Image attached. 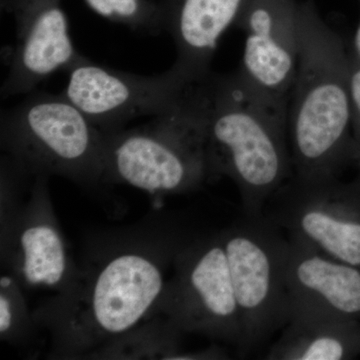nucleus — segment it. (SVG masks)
Wrapping results in <instances>:
<instances>
[{
    "mask_svg": "<svg viewBox=\"0 0 360 360\" xmlns=\"http://www.w3.org/2000/svg\"><path fill=\"white\" fill-rule=\"evenodd\" d=\"M360 355V322L296 314L265 355L269 360H345Z\"/></svg>",
    "mask_w": 360,
    "mask_h": 360,
    "instance_id": "4468645a",
    "label": "nucleus"
},
{
    "mask_svg": "<svg viewBox=\"0 0 360 360\" xmlns=\"http://www.w3.org/2000/svg\"><path fill=\"white\" fill-rule=\"evenodd\" d=\"M270 200V220L290 238L360 269V179L304 182L293 176Z\"/></svg>",
    "mask_w": 360,
    "mask_h": 360,
    "instance_id": "6e6552de",
    "label": "nucleus"
},
{
    "mask_svg": "<svg viewBox=\"0 0 360 360\" xmlns=\"http://www.w3.org/2000/svg\"><path fill=\"white\" fill-rule=\"evenodd\" d=\"M222 236L240 312L243 340L238 352L246 356L290 319L284 276L286 238L276 224L262 215L248 217Z\"/></svg>",
    "mask_w": 360,
    "mask_h": 360,
    "instance_id": "423d86ee",
    "label": "nucleus"
},
{
    "mask_svg": "<svg viewBox=\"0 0 360 360\" xmlns=\"http://www.w3.org/2000/svg\"><path fill=\"white\" fill-rule=\"evenodd\" d=\"M168 284L155 258L139 250L116 253L89 277L73 300L65 328L79 349L122 338L136 328Z\"/></svg>",
    "mask_w": 360,
    "mask_h": 360,
    "instance_id": "39448f33",
    "label": "nucleus"
},
{
    "mask_svg": "<svg viewBox=\"0 0 360 360\" xmlns=\"http://www.w3.org/2000/svg\"><path fill=\"white\" fill-rule=\"evenodd\" d=\"M284 276L290 317L307 314L360 322L359 267L288 238Z\"/></svg>",
    "mask_w": 360,
    "mask_h": 360,
    "instance_id": "f8f14e48",
    "label": "nucleus"
},
{
    "mask_svg": "<svg viewBox=\"0 0 360 360\" xmlns=\"http://www.w3.org/2000/svg\"><path fill=\"white\" fill-rule=\"evenodd\" d=\"M92 11L134 32L158 35L165 32L158 0H84Z\"/></svg>",
    "mask_w": 360,
    "mask_h": 360,
    "instance_id": "dca6fc26",
    "label": "nucleus"
},
{
    "mask_svg": "<svg viewBox=\"0 0 360 360\" xmlns=\"http://www.w3.org/2000/svg\"><path fill=\"white\" fill-rule=\"evenodd\" d=\"M1 141L26 174L106 179L104 132L63 94L34 91L1 112Z\"/></svg>",
    "mask_w": 360,
    "mask_h": 360,
    "instance_id": "7ed1b4c3",
    "label": "nucleus"
},
{
    "mask_svg": "<svg viewBox=\"0 0 360 360\" xmlns=\"http://www.w3.org/2000/svg\"><path fill=\"white\" fill-rule=\"evenodd\" d=\"M350 89L352 101V161L359 170L360 179V58L349 53Z\"/></svg>",
    "mask_w": 360,
    "mask_h": 360,
    "instance_id": "f3484780",
    "label": "nucleus"
},
{
    "mask_svg": "<svg viewBox=\"0 0 360 360\" xmlns=\"http://www.w3.org/2000/svg\"><path fill=\"white\" fill-rule=\"evenodd\" d=\"M297 9L296 0H250L236 25L245 34L239 79L288 115L300 63Z\"/></svg>",
    "mask_w": 360,
    "mask_h": 360,
    "instance_id": "9d476101",
    "label": "nucleus"
},
{
    "mask_svg": "<svg viewBox=\"0 0 360 360\" xmlns=\"http://www.w3.org/2000/svg\"><path fill=\"white\" fill-rule=\"evenodd\" d=\"M66 72L70 78L61 94L103 131L124 129L130 120L142 116L163 115L179 103L193 82L174 68L160 75H135L85 56Z\"/></svg>",
    "mask_w": 360,
    "mask_h": 360,
    "instance_id": "1a4fd4ad",
    "label": "nucleus"
},
{
    "mask_svg": "<svg viewBox=\"0 0 360 360\" xmlns=\"http://www.w3.org/2000/svg\"><path fill=\"white\" fill-rule=\"evenodd\" d=\"M161 304L180 331L201 333L240 347V312L224 236L198 241L177 257V274Z\"/></svg>",
    "mask_w": 360,
    "mask_h": 360,
    "instance_id": "0eeeda50",
    "label": "nucleus"
},
{
    "mask_svg": "<svg viewBox=\"0 0 360 360\" xmlns=\"http://www.w3.org/2000/svg\"><path fill=\"white\" fill-rule=\"evenodd\" d=\"M250 0H158L165 32L176 47L172 68L189 80L205 77L225 32Z\"/></svg>",
    "mask_w": 360,
    "mask_h": 360,
    "instance_id": "ddd939ff",
    "label": "nucleus"
},
{
    "mask_svg": "<svg viewBox=\"0 0 360 360\" xmlns=\"http://www.w3.org/2000/svg\"><path fill=\"white\" fill-rule=\"evenodd\" d=\"M187 97L205 139L213 179L238 186L248 217H260L292 172L288 115L260 101L236 72L189 82Z\"/></svg>",
    "mask_w": 360,
    "mask_h": 360,
    "instance_id": "f257e3e1",
    "label": "nucleus"
},
{
    "mask_svg": "<svg viewBox=\"0 0 360 360\" xmlns=\"http://www.w3.org/2000/svg\"><path fill=\"white\" fill-rule=\"evenodd\" d=\"M63 0H0L15 21V44L6 51L8 72L4 98L28 94L59 70L68 71L82 58L70 37Z\"/></svg>",
    "mask_w": 360,
    "mask_h": 360,
    "instance_id": "9b49d317",
    "label": "nucleus"
},
{
    "mask_svg": "<svg viewBox=\"0 0 360 360\" xmlns=\"http://www.w3.org/2000/svg\"><path fill=\"white\" fill-rule=\"evenodd\" d=\"M32 203L14 239V267L26 285L54 288L68 277V255L58 225Z\"/></svg>",
    "mask_w": 360,
    "mask_h": 360,
    "instance_id": "2eb2a0df",
    "label": "nucleus"
},
{
    "mask_svg": "<svg viewBox=\"0 0 360 360\" xmlns=\"http://www.w3.org/2000/svg\"><path fill=\"white\" fill-rule=\"evenodd\" d=\"M354 53L356 54V56H359V58H360V20L359 22V25H357L356 30H355L354 33Z\"/></svg>",
    "mask_w": 360,
    "mask_h": 360,
    "instance_id": "6ab92c4d",
    "label": "nucleus"
},
{
    "mask_svg": "<svg viewBox=\"0 0 360 360\" xmlns=\"http://www.w3.org/2000/svg\"><path fill=\"white\" fill-rule=\"evenodd\" d=\"M297 23L300 63L288 106L293 176L328 181L352 161L349 53L314 0L298 2Z\"/></svg>",
    "mask_w": 360,
    "mask_h": 360,
    "instance_id": "f03ea898",
    "label": "nucleus"
},
{
    "mask_svg": "<svg viewBox=\"0 0 360 360\" xmlns=\"http://www.w3.org/2000/svg\"><path fill=\"white\" fill-rule=\"evenodd\" d=\"M13 300V297L8 295L6 290L1 288V293H0V333L1 335H7L13 328L15 307Z\"/></svg>",
    "mask_w": 360,
    "mask_h": 360,
    "instance_id": "a211bd4d",
    "label": "nucleus"
},
{
    "mask_svg": "<svg viewBox=\"0 0 360 360\" xmlns=\"http://www.w3.org/2000/svg\"><path fill=\"white\" fill-rule=\"evenodd\" d=\"M186 89L179 103L150 124L103 131L106 179L158 194L184 193L212 179L202 130Z\"/></svg>",
    "mask_w": 360,
    "mask_h": 360,
    "instance_id": "20e7f679",
    "label": "nucleus"
}]
</instances>
